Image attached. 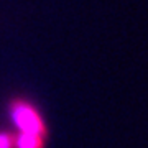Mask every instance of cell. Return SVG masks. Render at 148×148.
Here are the masks:
<instances>
[{
  "label": "cell",
  "instance_id": "7a4b0ae2",
  "mask_svg": "<svg viewBox=\"0 0 148 148\" xmlns=\"http://www.w3.org/2000/svg\"><path fill=\"white\" fill-rule=\"evenodd\" d=\"M15 147V138L10 133L0 132V148H13Z\"/></svg>",
  "mask_w": 148,
  "mask_h": 148
},
{
  "label": "cell",
  "instance_id": "6da1fadb",
  "mask_svg": "<svg viewBox=\"0 0 148 148\" xmlns=\"http://www.w3.org/2000/svg\"><path fill=\"white\" fill-rule=\"evenodd\" d=\"M10 115L18 133L36 135V137L45 138V122H43L40 112L32 104L23 101L13 102L10 109Z\"/></svg>",
  "mask_w": 148,
  "mask_h": 148
}]
</instances>
